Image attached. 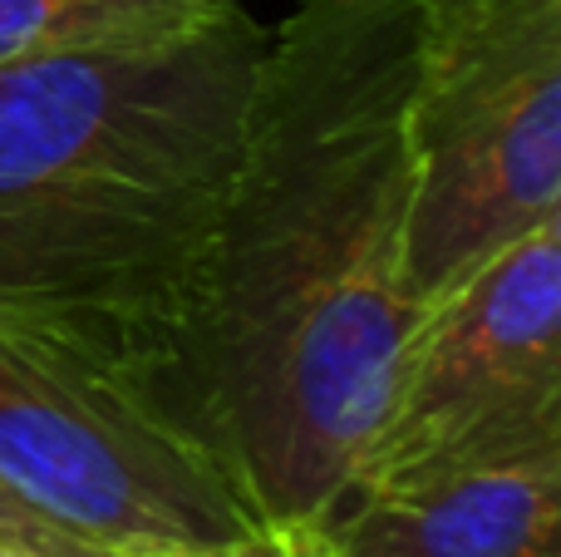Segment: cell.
I'll list each match as a JSON object with an SVG mask.
<instances>
[{
    "instance_id": "cell-1",
    "label": "cell",
    "mask_w": 561,
    "mask_h": 557,
    "mask_svg": "<svg viewBox=\"0 0 561 557\" xmlns=\"http://www.w3.org/2000/svg\"><path fill=\"white\" fill-rule=\"evenodd\" d=\"M419 45L424 0H300L266 30L232 183L148 371L262 523L335 509L424 316L404 266Z\"/></svg>"
},
{
    "instance_id": "cell-2",
    "label": "cell",
    "mask_w": 561,
    "mask_h": 557,
    "mask_svg": "<svg viewBox=\"0 0 561 557\" xmlns=\"http://www.w3.org/2000/svg\"><path fill=\"white\" fill-rule=\"evenodd\" d=\"M266 30L0 65V316L148 385L247 134ZM153 395V390H148Z\"/></svg>"
},
{
    "instance_id": "cell-3",
    "label": "cell",
    "mask_w": 561,
    "mask_h": 557,
    "mask_svg": "<svg viewBox=\"0 0 561 557\" xmlns=\"http://www.w3.org/2000/svg\"><path fill=\"white\" fill-rule=\"evenodd\" d=\"M409 292L434 306L561 217V0H424Z\"/></svg>"
},
{
    "instance_id": "cell-4",
    "label": "cell",
    "mask_w": 561,
    "mask_h": 557,
    "mask_svg": "<svg viewBox=\"0 0 561 557\" xmlns=\"http://www.w3.org/2000/svg\"><path fill=\"white\" fill-rule=\"evenodd\" d=\"M0 479L108 557L262 528L227 469L134 371L0 316Z\"/></svg>"
},
{
    "instance_id": "cell-5",
    "label": "cell",
    "mask_w": 561,
    "mask_h": 557,
    "mask_svg": "<svg viewBox=\"0 0 561 557\" xmlns=\"http://www.w3.org/2000/svg\"><path fill=\"white\" fill-rule=\"evenodd\" d=\"M547 450H561V217L419 316L345 493Z\"/></svg>"
},
{
    "instance_id": "cell-6",
    "label": "cell",
    "mask_w": 561,
    "mask_h": 557,
    "mask_svg": "<svg viewBox=\"0 0 561 557\" xmlns=\"http://www.w3.org/2000/svg\"><path fill=\"white\" fill-rule=\"evenodd\" d=\"M316 528L325 557H561V450L355 489Z\"/></svg>"
},
{
    "instance_id": "cell-7",
    "label": "cell",
    "mask_w": 561,
    "mask_h": 557,
    "mask_svg": "<svg viewBox=\"0 0 561 557\" xmlns=\"http://www.w3.org/2000/svg\"><path fill=\"white\" fill-rule=\"evenodd\" d=\"M232 5L237 0H0V65L173 45Z\"/></svg>"
},
{
    "instance_id": "cell-8",
    "label": "cell",
    "mask_w": 561,
    "mask_h": 557,
    "mask_svg": "<svg viewBox=\"0 0 561 557\" xmlns=\"http://www.w3.org/2000/svg\"><path fill=\"white\" fill-rule=\"evenodd\" d=\"M128 557H325L320 528H286V523H262L227 543H187V548H153Z\"/></svg>"
},
{
    "instance_id": "cell-9",
    "label": "cell",
    "mask_w": 561,
    "mask_h": 557,
    "mask_svg": "<svg viewBox=\"0 0 561 557\" xmlns=\"http://www.w3.org/2000/svg\"><path fill=\"white\" fill-rule=\"evenodd\" d=\"M0 538L25 543V548L39 553V557H108V553L89 548V543L69 538V533H59L49 519H39L5 479H0Z\"/></svg>"
},
{
    "instance_id": "cell-10",
    "label": "cell",
    "mask_w": 561,
    "mask_h": 557,
    "mask_svg": "<svg viewBox=\"0 0 561 557\" xmlns=\"http://www.w3.org/2000/svg\"><path fill=\"white\" fill-rule=\"evenodd\" d=\"M0 557H39V553H30L25 543H15V538H0Z\"/></svg>"
}]
</instances>
